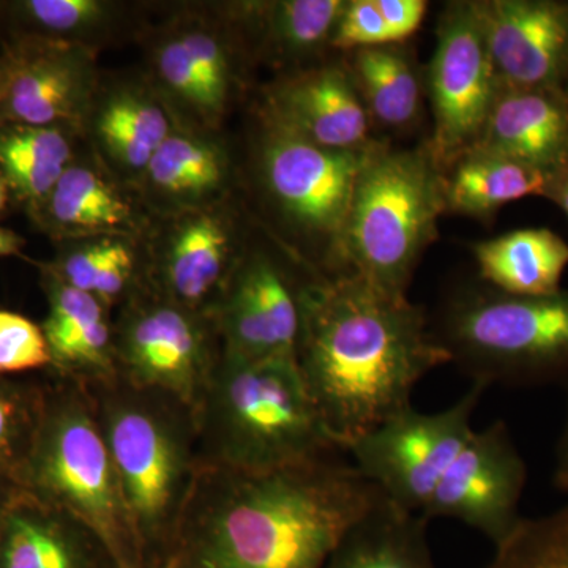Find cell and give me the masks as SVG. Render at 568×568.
I'll use <instances>...</instances> for the list:
<instances>
[{
	"instance_id": "40",
	"label": "cell",
	"mask_w": 568,
	"mask_h": 568,
	"mask_svg": "<svg viewBox=\"0 0 568 568\" xmlns=\"http://www.w3.org/2000/svg\"><path fill=\"white\" fill-rule=\"evenodd\" d=\"M11 73V59L10 55L0 59V103H2L3 97H6L7 88H9Z\"/></svg>"
},
{
	"instance_id": "8",
	"label": "cell",
	"mask_w": 568,
	"mask_h": 568,
	"mask_svg": "<svg viewBox=\"0 0 568 568\" xmlns=\"http://www.w3.org/2000/svg\"><path fill=\"white\" fill-rule=\"evenodd\" d=\"M119 308V377L130 386L174 396L196 413L222 354L212 317L175 304L151 286Z\"/></svg>"
},
{
	"instance_id": "13",
	"label": "cell",
	"mask_w": 568,
	"mask_h": 568,
	"mask_svg": "<svg viewBox=\"0 0 568 568\" xmlns=\"http://www.w3.org/2000/svg\"><path fill=\"white\" fill-rule=\"evenodd\" d=\"M310 276L298 278L265 253L241 256L211 313L223 353L245 361L295 358Z\"/></svg>"
},
{
	"instance_id": "17",
	"label": "cell",
	"mask_w": 568,
	"mask_h": 568,
	"mask_svg": "<svg viewBox=\"0 0 568 568\" xmlns=\"http://www.w3.org/2000/svg\"><path fill=\"white\" fill-rule=\"evenodd\" d=\"M239 260L234 222L220 203L178 213L148 271L149 284L175 304L211 316Z\"/></svg>"
},
{
	"instance_id": "37",
	"label": "cell",
	"mask_w": 568,
	"mask_h": 568,
	"mask_svg": "<svg viewBox=\"0 0 568 568\" xmlns=\"http://www.w3.org/2000/svg\"><path fill=\"white\" fill-rule=\"evenodd\" d=\"M552 484L560 493H568V392L566 418L560 429L558 444L555 448V469H552Z\"/></svg>"
},
{
	"instance_id": "24",
	"label": "cell",
	"mask_w": 568,
	"mask_h": 568,
	"mask_svg": "<svg viewBox=\"0 0 568 568\" xmlns=\"http://www.w3.org/2000/svg\"><path fill=\"white\" fill-rule=\"evenodd\" d=\"M478 275L504 294L549 295L559 293L568 267V244L547 227L510 231L473 248Z\"/></svg>"
},
{
	"instance_id": "16",
	"label": "cell",
	"mask_w": 568,
	"mask_h": 568,
	"mask_svg": "<svg viewBox=\"0 0 568 568\" xmlns=\"http://www.w3.org/2000/svg\"><path fill=\"white\" fill-rule=\"evenodd\" d=\"M261 121L332 151H362L376 142L364 100L343 67L295 71L276 81L265 91Z\"/></svg>"
},
{
	"instance_id": "28",
	"label": "cell",
	"mask_w": 568,
	"mask_h": 568,
	"mask_svg": "<svg viewBox=\"0 0 568 568\" xmlns=\"http://www.w3.org/2000/svg\"><path fill=\"white\" fill-rule=\"evenodd\" d=\"M69 130L9 123L0 129V173L33 211L73 162Z\"/></svg>"
},
{
	"instance_id": "32",
	"label": "cell",
	"mask_w": 568,
	"mask_h": 568,
	"mask_svg": "<svg viewBox=\"0 0 568 568\" xmlns=\"http://www.w3.org/2000/svg\"><path fill=\"white\" fill-rule=\"evenodd\" d=\"M44 379L0 376V487L18 489L43 405Z\"/></svg>"
},
{
	"instance_id": "4",
	"label": "cell",
	"mask_w": 568,
	"mask_h": 568,
	"mask_svg": "<svg viewBox=\"0 0 568 568\" xmlns=\"http://www.w3.org/2000/svg\"><path fill=\"white\" fill-rule=\"evenodd\" d=\"M201 467L271 470L339 454L295 358L220 354L196 409Z\"/></svg>"
},
{
	"instance_id": "29",
	"label": "cell",
	"mask_w": 568,
	"mask_h": 568,
	"mask_svg": "<svg viewBox=\"0 0 568 568\" xmlns=\"http://www.w3.org/2000/svg\"><path fill=\"white\" fill-rule=\"evenodd\" d=\"M351 78L369 118L388 129H406L422 111L417 71L398 48H364L354 51Z\"/></svg>"
},
{
	"instance_id": "26",
	"label": "cell",
	"mask_w": 568,
	"mask_h": 568,
	"mask_svg": "<svg viewBox=\"0 0 568 568\" xmlns=\"http://www.w3.org/2000/svg\"><path fill=\"white\" fill-rule=\"evenodd\" d=\"M444 173L447 211L489 219L500 207L528 196H545L552 175L504 156L470 151Z\"/></svg>"
},
{
	"instance_id": "21",
	"label": "cell",
	"mask_w": 568,
	"mask_h": 568,
	"mask_svg": "<svg viewBox=\"0 0 568 568\" xmlns=\"http://www.w3.org/2000/svg\"><path fill=\"white\" fill-rule=\"evenodd\" d=\"M473 151L556 174L568 168V99L560 91L500 89Z\"/></svg>"
},
{
	"instance_id": "23",
	"label": "cell",
	"mask_w": 568,
	"mask_h": 568,
	"mask_svg": "<svg viewBox=\"0 0 568 568\" xmlns=\"http://www.w3.org/2000/svg\"><path fill=\"white\" fill-rule=\"evenodd\" d=\"M230 171L219 142L201 130L174 125L140 183L151 204L173 216L219 204Z\"/></svg>"
},
{
	"instance_id": "25",
	"label": "cell",
	"mask_w": 568,
	"mask_h": 568,
	"mask_svg": "<svg viewBox=\"0 0 568 568\" xmlns=\"http://www.w3.org/2000/svg\"><path fill=\"white\" fill-rule=\"evenodd\" d=\"M429 521L383 495L351 526L324 568H436Z\"/></svg>"
},
{
	"instance_id": "1",
	"label": "cell",
	"mask_w": 568,
	"mask_h": 568,
	"mask_svg": "<svg viewBox=\"0 0 568 568\" xmlns=\"http://www.w3.org/2000/svg\"><path fill=\"white\" fill-rule=\"evenodd\" d=\"M379 497L338 454L271 470L201 467L164 568H324Z\"/></svg>"
},
{
	"instance_id": "30",
	"label": "cell",
	"mask_w": 568,
	"mask_h": 568,
	"mask_svg": "<svg viewBox=\"0 0 568 568\" xmlns=\"http://www.w3.org/2000/svg\"><path fill=\"white\" fill-rule=\"evenodd\" d=\"M13 20L33 40L92 50L114 31L121 7L104 0H26L10 3Z\"/></svg>"
},
{
	"instance_id": "42",
	"label": "cell",
	"mask_w": 568,
	"mask_h": 568,
	"mask_svg": "<svg viewBox=\"0 0 568 568\" xmlns=\"http://www.w3.org/2000/svg\"><path fill=\"white\" fill-rule=\"evenodd\" d=\"M9 183H7L3 174L0 173V211L6 207L7 200H9Z\"/></svg>"
},
{
	"instance_id": "36",
	"label": "cell",
	"mask_w": 568,
	"mask_h": 568,
	"mask_svg": "<svg viewBox=\"0 0 568 568\" xmlns=\"http://www.w3.org/2000/svg\"><path fill=\"white\" fill-rule=\"evenodd\" d=\"M377 6L395 40L402 41L420 28L428 3L425 0H377Z\"/></svg>"
},
{
	"instance_id": "7",
	"label": "cell",
	"mask_w": 568,
	"mask_h": 568,
	"mask_svg": "<svg viewBox=\"0 0 568 568\" xmlns=\"http://www.w3.org/2000/svg\"><path fill=\"white\" fill-rule=\"evenodd\" d=\"M433 334L450 364L485 387L568 379V290L536 297L466 291L448 302Z\"/></svg>"
},
{
	"instance_id": "34",
	"label": "cell",
	"mask_w": 568,
	"mask_h": 568,
	"mask_svg": "<svg viewBox=\"0 0 568 568\" xmlns=\"http://www.w3.org/2000/svg\"><path fill=\"white\" fill-rule=\"evenodd\" d=\"M51 353L41 325L20 313L0 310V376L50 372Z\"/></svg>"
},
{
	"instance_id": "22",
	"label": "cell",
	"mask_w": 568,
	"mask_h": 568,
	"mask_svg": "<svg viewBox=\"0 0 568 568\" xmlns=\"http://www.w3.org/2000/svg\"><path fill=\"white\" fill-rule=\"evenodd\" d=\"M85 123H91L93 141L108 170L138 183L174 129L163 100L151 88L138 84L118 85L102 97L97 93Z\"/></svg>"
},
{
	"instance_id": "5",
	"label": "cell",
	"mask_w": 568,
	"mask_h": 568,
	"mask_svg": "<svg viewBox=\"0 0 568 568\" xmlns=\"http://www.w3.org/2000/svg\"><path fill=\"white\" fill-rule=\"evenodd\" d=\"M447 211L444 171L428 145L390 149L376 142L358 174L325 276H357L395 295H407L426 248Z\"/></svg>"
},
{
	"instance_id": "35",
	"label": "cell",
	"mask_w": 568,
	"mask_h": 568,
	"mask_svg": "<svg viewBox=\"0 0 568 568\" xmlns=\"http://www.w3.org/2000/svg\"><path fill=\"white\" fill-rule=\"evenodd\" d=\"M394 43V33L388 29L377 0H347L332 36L331 47L357 51Z\"/></svg>"
},
{
	"instance_id": "31",
	"label": "cell",
	"mask_w": 568,
	"mask_h": 568,
	"mask_svg": "<svg viewBox=\"0 0 568 568\" xmlns=\"http://www.w3.org/2000/svg\"><path fill=\"white\" fill-rule=\"evenodd\" d=\"M189 52L203 99V126L213 130L226 114L235 85L233 50L226 33L211 21L185 18L174 26Z\"/></svg>"
},
{
	"instance_id": "6",
	"label": "cell",
	"mask_w": 568,
	"mask_h": 568,
	"mask_svg": "<svg viewBox=\"0 0 568 568\" xmlns=\"http://www.w3.org/2000/svg\"><path fill=\"white\" fill-rule=\"evenodd\" d=\"M18 489L91 526L122 568H142L114 463L80 384L47 373L39 428Z\"/></svg>"
},
{
	"instance_id": "12",
	"label": "cell",
	"mask_w": 568,
	"mask_h": 568,
	"mask_svg": "<svg viewBox=\"0 0 568 568\" xmlns=\"http://www.w3.org/2000/svg\"><path fill=\"white\" fill-rule=\"evenodd\" d=\"M528 465L504 420L473 435L454 459L425 507L428 521L455 519L484 534L495 547L519 523Z\"/></svg>"
},
{
	"instance_id": "20",
	"label": "cell",
	"mask_w": 568,
	"mask_h": 568,
	"mask_svg": "<svg viewBox=\"0 0 568 568\" xmlns=\"http://www.w3.org/2000/svg\"><path fill=\"white\" fill-rule=\"evenodd\" d=\"M36 212L44 227L62 241H132L148 226L141 204L112 178L106 164L95 160L74 159Z\"/></svg>"
},
{
	"instance_id": "10",
	"label": "cell",
	"mask_w": 568,
	"mask_h": 568,
	"mask_svg": "<svg viewBox=\"0 0 568 568\" xmlns=\"http://www.w3.org/2000/svg\"><path fill=\"white\" fill-rule=\"evenodd\" d=\"M263 125L257 148L261 183L284 222L327 244L324 267L345 224L358 174L376 142L362 151H332Z\"/></svg>"
},
{
	"instance_id": "27",
	"label": "cell",
	"mask_w": 568,
	"mask_h": 568,
	"mask_svg": "<svg viewBox=\"0 0 568 568\" xmlns=\"http://www.w3.org/2000/svg\"><path fill=\"white\" fill-rule=\"evenodd\" d=\"M346 0L235 3L234 18L256 26L276 62H301L331 47Z\"/></svg>"
},
{
	"instance_id": "3",
	"label": "cell",
	"mask_w": 568,
	"mask_h": 568,
	"mask_svg": "<svg viewBox=\"0 0 568 568\" xmlns=\"http://www.w3.org/2000/svg\"><path fill=\"white\" fill-rule=\"evenodd\" d=\"M121 484L142 568L170 564L201 470L196 414L121 377L84 387Z\"/></svg>"
},
{
	"instance_id": "2",
	"label": "cell",
	"mask_w": 568,
	"mask_h": 568,
	"mask_svg": "<svg viewBox=\"0 0 568 568\" xmlns=\"http://www.w3.org/2000/svg\"><path fill=\"white\" fill-rule=\"evenodd\" d=\"M298 372L343 452L355 437L410 406L414 388L450 355L420 306L357 276L312 268L304 293Z\"/></svg>"
},
{
	"instance_id": "41",
	"label": "cell",
	"mask_w": 568,
	"mask_h": 568,
	"mask_svg": "<svg viewBox=\"0 0 568 568\" xmlns=\"http://www.w3.org/2000/svg\"><path fill=\"white\" fill-rule=\"evenodd\" d=\"M14 491H17V489L0 487V536H2L3 519H6L7 506H9L10 497Z\"/></svg>"
},
{
	"instance_id": "19",
	"label": "cell",
	"mask_w": 568,
	"mask_h": 568,
	"mask_svg": "<svg viewBox=\"0 0 568 568\" xmlns=\"http://www.w3.org/2000/svg\"><path fill=\"white\" fill-rule=\"evenodd\" d=\"M0 568L122 567L82 519L17 489L3 519Z\"/></svg>"
},
{
	"instance_id": "38",
	"label": "cell",
	"mask_w": 568,
	"mask_h": 568,
	"mask_svg": "<svg viewBox=\"0 0 568 568\" xmlns=\"http://www.w3.org/2000/svg\"><path fill=\"white\" fill-rule=\"evenodd\" d=\"M547 197L555 201L568 216V168L552 175Z\"/></svg>"
},
{
	"instance_id": "11",
	"label": "cell",
	"mask_w": 568,
	"mask_h": 568,
	"mask_svg": "<svg viewBox=\"0 0 568 568\" xmlns=\"http://www.w3.org/2000/svg\"><path fill=\"white\" fill-rule=\"evenodd\" d=\"M428 91L435 115L428 149L444 171L476 148L500 91L473 2L452 3L440 18Z\"/></svg>"
},
{
	"instance_id": "14",
	"label": "cell",
	"mask_w": 568,
	"mask_h": 568,
	"mask_svg": "<svg viewBox=\"0 0 568 568\" xmlns=\"http://www.w3.org/2000/svg\"><path fill=\"white\" fill-rule=\"evenodd\" d=\"M473 3L500 89L560 91L568 70V6L548 0Z\"/></svg>"
},
{
	"instance_id": "9",
	"label": "cell",
	"mask_w": 568,
	"mask_h": 568,
	"mask_svg": "<svg viewBox=\"0 0 568 568\" xmlns=\"http://www.w3.org/2000/svg\"><path fill=\"white\" fill-rule=\"evenodd\" d=\"M488 387L473 383L454 405L420 413L413 405L355 437L343 448L361 476L381 495L424 514L440 478L474 433L473 417Z\"/></svg>"
},
{
	"instance_id": "33",
	"label": "cell",
	"mask_w": 568,
	"mask_h": 568,
	"mask_svg": "<svg viewBox=\"0 0 568 568\" xmlns=\"http://www.w3.org/2000/svg\"><path fill=\"white\" fill-rule=\"evenodd\" d=\"M485 568H568V504L537 518H523L497 545Z\"/></svg>"
},
{
	"instance_id": "15",
	"label": "cell",
	"mask_w": 568,
	"mask_h": 568,
	"mask_svg": "<svg viewBox=\"0 0 568 568\" xmlns=\"http://www.w3.org/2000/svg\"><path fill=\"white\" fill-rule=\"evenodd\" d=\"M9 88L0 118L31 126L80 129L99 93L93 50L33 40L10 54Z\"/></svg>"
},
{
	"instance_id": "18",
	"label": "cell",
	"mask_w": 568,
	"mask_h": 568,
	"mask_svg": "<svg viewBox=\"0 0 568 568\" xmlns=\"http://www.w3.org/2000/svg\"><path fill=\"white\" fill-rule=\"evenodd\" d=\"M48 316L41 324L51 353V376L82 387L118 377L114 321L111 310L93 295L70 286L48 265L41 267Z\"/></svg>"
},
{
	"instance_id": "39",
	"label": "cell",
	"mask_w": 568,
	"mask_h": 568,
	"mask_svg": "<svg viewBox=\"0 0 568 568\" xmlns=\"http://www.w3.org/2000/svg\"><path fill=\"white\" fill-rule=\"evenodd\" d=\"M24 241L10 230L0 227V257L17 256L21 253Z\"/></svg>"
}]
</instances>
